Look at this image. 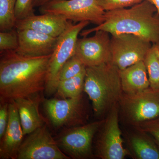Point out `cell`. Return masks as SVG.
Wrapping results in <instances>:
<instances>
[{"label": "cell", "mask_w": 159, "mask_h": 159, "mask_svg": "<svg viewBox=\"0 0 159 159\" xmlns=\"http://www.w3.org/2000/svg\"><path fill=\"white\" fill-rule=\"evenodd\" d=\"M0 54L1 99L36 97L45 91L51 54L30 57L16 51Z\"/></svg>", "instance_id": "6da1fadb"}, {"label": "cell", "mask_w": 159, "mask_h": 159, "mask_svg": "<svg viewBox=\"0 0 159 159\" xmlns=\"http://www.w3.org/2000/svg\"><path fill=\"white\" fill-rule=\"evenodd\" d=\"M155 7L148 0L131 6L105 11L104 21L94 28L83 30L80 35L86 37L98 31L111 35L132 34L152 44H159V17L155 16Z\"/></svg>", "instance_id": "7a4b0ae2"}, {"label": "cell", "mask_w": 159, "mask_h": 159, "mask_svg": "<svg viewBox=\"0 0 159 159\" xmlns=\"http://www.w3.org/2000/svg\"><path fill=\"white\" fill-rule=\"evenodd\" d=\"M84 91L92 101L94 113L101 116L122 97L120 70L111 62L86 67Z\"/></svg>", "instance_id": "3957f363"}, {"label": "cell", "mask_w": 159, "mask_h": 159, "mask_svg": "<svg viewBox=\"0 0 159 159\" xmlns=\"http://www.w3.org/2000/svg\"><path fill=\"white\" fill-rule=\"evenodd\" d=\"M89 23V21H83L74 25L70 21L65 31L58 37L57 44L49 61L44 91L47 96H51L56 93L63 66L75 54L78 35Z\"/></svg>", "instance_id": "277c9868"}, {"label": "cell", "mask_w": 159, "mask_h": 159, "mask_svg": "<svg viewBox=\"0 0 159 159\" xmlns=\"http://www.w3.org/2000/svg\"><path fill=\"white\" fill-rule=\"evenodd\" d=\"M39 10L41 14L57 15L74 23L89 21L97 25L104 22L105 12L97 0H54Z\"/></svg>", "instance_id": "5b68a950"}, {"label": "cell", "mask_w": 159, "mask_h": 159, "mask_svg": "<svg viewBox=\"0 0 159 159\" xmlns=\"http://www.w3.org/2000/svg\"><path fill=\"white\" fill-rule=\"evenodd\" d=\"M152 45L150 42L134 34L111 35V62L121 70L144 61Z\"/></svg>", "instance_id": "8992f818"}, {"label": "cell", "mask_w": 159, "mask_h": 159, "mask_svg": "<svg viewBox=\"0 0 159 159\" xmlns=\"http://www.w3.org/2000/svg\"><path fill=\"white\" fill-rule=\"evenodd\" d=\"M20 146L17 159H69L60 148L46 124L27 135Z\"/></svg>", "instance_id": "52a82bcc"}, {"label": "cell", "mask_w": 159, "mask_h": 159, "mask_svg": "<svg viewBox=\"0 0 159 159\" xmlns=\"http://www.w3.org/2000/svg\"><path fill=\"white\" fill-rule=\"evenodd\" d=\"M103 121L82 126L70 127L61 134L56 140L60 148L69 157L84 158L90 155L94 135Z\"/></svg>", "instance_id": "ba28073f"}, {"label": "cell", "mask_w": 159, "mask_h": 159, "mask_svg": "<svg viewBox=\"0 0 159 159\" xmlns=\"http://www.w3.org/2000/svg\"><path fill=\"white\" fill-rule=\"evenodd\" d=\"M120 100L125 116L133 123H142L159 116V90L149 88L132 96L125 94Z\"/></svg>", "instance_id": "9c48e42d"}, {"label": "cell", "mask_w": 159, "mask_h": 159, "mask_svg": "<svg viewBox=\"0 0 159 159\" xmlns=\"http://www.w3.org/2000/svg\"><path fill=\"white\" fill-rule=\"evenodd\" d=\"M109 34L106 31H98L91 37L78 39L74 55L86 67L111 62Z\"/></svg>", "instance_id": "30bf717a"}, {"label": "cell", "mask_w": 159, "mask_h": 159, "mask_svg": "<svg viewBox=\"0 0 159 159\" xmlns=\"http://www.w3.org/2000/svg\"><path fill=\"white\" fill-rule=\"evenodd\" d=\"M81 95L67 99L44 100L43 107L52 125L55 127H74L81 114Z\"/></svg>", "instance_id": "8fae6325"}, {"label": "cell", "mask_w": 159, "mask_h": 159, "mask_svg": "<svg viewBox=\"0 0 159 159\" xmlns=\"http://www.w3.org/2000/svg\"><path fill=\"white\" fill-rule=\"evenodd\" d=\"M116 104L110 110L105 121L99 143V154L102 159H124L128 153L123 147L119 124L118 107Z\"/></svg>", "instance_id": "7c38bea8"}, {"label": "cell", "mask_w": 159, "mask_h": 159, "mask_svg": "<svg viewBox=\"0 0 159 159\" xmlns=\"http://www.w3.org/2000/svg\"><path fill=\"white\" fill-rule=\"evenodd\" d=\"M19 46L16 52L30 57L48 56L53 53L58 38L30 29H16Z\"/></svg>", "instance_id": "4fadbf2b"}, {"label": "cell", "mask_w": 159, "mask_h": 159, "mask_svg": "<svg viewBox=\"0 0 159 159\" xmlns=\"http://www.w3.org/2000/svg\"><path fill=\"white\" fill-rule=\"evenodd\" d=\"M24 133L18 111L13 99L9 100V118L6 132L1 139L0 158L17 159Z\"/></svg>", "instance_id": "5bb4252c"}, {"label": "cell", "mask_w": 159, "mask_h": 159, "mask_svg": "<svg viewBox=\"0 0 159 159\" xmlns=\"http://www.w3.org/2000/svg\"><path fill=\"white\" fill-rule=\"evenodd\" d=\"M70 21L57 15L34 14L17 20L15 29H32L52 37L58 38L65 31Z\"/></svg>", "instance_id": "9a60e30c"}, {"label": "cell", "mask_w": 159, "mask_h": 159, "mask_svg": "<svg viewBox=\"0 0 159 159\" xmlns=\"http://www.w3.org/2000/svg\"><path fill=\"white\" fill-rule=\"evenodd\" d=\"M13 100L18 111L24 135L29 134L45 124L43 118L39 113L40 95Z\"/></svg>", "instance_id": "2e32d148"}, {"label": "cell", "mask_w": 159, "mask_h": 159, "mask_svg": "<svg viewBox=\"0 0 159 159\" xmlns=\"http://www.w3.org/2000/svg\"><path fill=\"white\" fill-rule=\"evenodd\" d=\"M144 61H139L120 70L122 92L132 96L149 88L150 83Z\"/></svg>", "instance_id": "e0dca14e"}, {"label": "cell", "mask_w": 159, "mask_h": 159, "mask_svg": "<svg viewBox=\"0 0 159 159\" xmlns=\"http://www.w3.org/2000/svg\"><path fill=\"white\" fill-rule=\"evenodd\" d=\"M86 69L77 76L60 80L56 93L62 99H67L79 97L84 90L85 80Z\"/></svg>", "instance_id": "ac0fdd59"}, {"label": "cell", "mask_w": 159, "mask_h": 159, "mask_svg": "<svg viewBox=\"0 0 159 159\" xmlns=\"http://www.w3.org/2000/svg\"><path fill=\"white\" fill-rule=\"evenodd\" d=\"M144 62L148 73L150 88L159 90V44H152Z\"/></svg>", "instance_id": "d6986e66"}, {"label": "cell", "mask_w": 159, "mask_h": 159, "mask_svg": "<svg viewBox=\"0 0 159 159\" xmlns=\"http://www.w3.org/2000/svg\"><path fill=\"white\" fill-rule=\"evenodd\" d=\"M17 0H0V31L15 29L16 19V6Z\"/></svg>", "instance_id": "ffe728a7"}, {"label": "cell", "mask_w": 159, "mask_h": 159, "mask_svg": "<svg viewBox=\"0 0 159 159\" xmlns=\"http://www.w3.org/2000/svg\"><path fill=\"white\" fill-rule=\"evenodd\" d=\"M131 145L138 158L159 159V150L147 139L140 136L133 137Z\"/></svg>", "instance_id": "44dd1931"}, {"label": "cell", "mask_w": 159, "mask_h": 159, "mask_svg": "<svg viewBox=\"0 0 159 159\" xmlns=\"http://www.w3.org/2000/svg\"><path fill=\"white\" fill-rule=\"evenodd\" d=\"M85 69L86 66L82 61L74 55L63 66L60 74L59 81L75 77Z\"/></svg>", "instance_id": "7402d4cb"}, {"label": "cell", "mask_w": 159, "mask_h": 159, "mask_svg": "<svg viewBox=\"0 0 159 159\" xmlns=\"http://www.w3.org/2000/svg\"><path fill=\"white\" fill-rule=\"evenodd\" d=\"M19 46L17 30L14 29L10 31L0 32V53L5 51H16Z\"/></svg>", "instance_id": "603a6c76"}, {"label": "cell", "mask_w": 159, "mask_h": 159, "mask_svg": "<svg viewBox=\"0 0 159 159\" xmlns=\"http://www.w3.org/2000/svg\"><path fill=\"white\" fill-rule=\"evenodd\" d=\"M145 0H97L99 6L105 11L126 8L134 6Z\"/></svg>", "instance_id": "cb8c5ba5"}, {"label": "cell", "mask_w": 159, "mask_h": 159, "mask_svg": "<svg viewBox=\"0 0 159 159\" xmlns=\"http://www.w3.org/2000/svg\"><path fill=\"white\" fill-rule=\"evenodd\" d=\"M33 0H17L16 6V20H22L34 14Z\"/></svg>", "instance_id": "d4e9b609"}, {"label": "cell", "mask_w": 159, "mask_h": 159, "mask_svg": "<svg viewBox=\"0 0 159 159\" xmlns=\"http://www.w3.org/2000/svg\"><path fill=\"white\" fill-rule=\"evenodd\" d=\"M9 118V101L1 99L0 103V139L5 134Z\"/></svg>", "instance_id": "484cf974"}, {"label": "cell", "mask_w": 159, "mask_h": 159, "mask_svg": "<svg viewBox=\"0 0 159 159\" xmlns=\"http://www.w3.org/2000/svg\"><path fill=\"white\" fill-rule=\"evenodd\" d=\"M141 125L142 129L151 134L159 143V119L150 122H145Z\"/></svg>", "instance_id": "4316f807"}, {"label": "cell", "mask_w": 159, "mask_h": 159, "mask_svg": "<svg viewBox=\"0 0 159 159\" xmlns=\"http://www.w3.org/2000/svg\"><path fill=\"white\" fill-rule=\"evenodd\" d=\"M54 0H33V6L35 7H39L45 5L47 3Z\"/></svg>", "instance_id": "83f0119b"}, {"label": "cell", "mask_w": 159, "mask_h": 159, "mask_svg": "<svg viewBox=\"0 0 159 159\" xmlns=\"http://www.w3.org/2000/svg\"><path fill=\"white\" fill-rule=\"evenodd\" d=\"M148 1L155 7L159 17V0H148Z\"/></svg>", "instance_id": "f1b7e54d"}]
</instances>
